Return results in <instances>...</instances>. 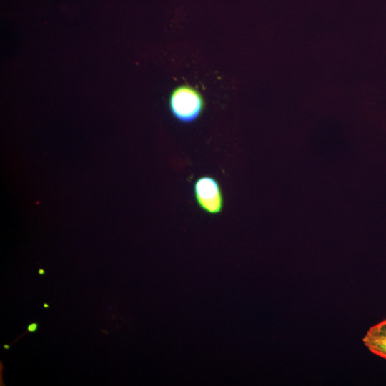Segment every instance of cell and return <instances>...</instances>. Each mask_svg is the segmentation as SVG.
<instances>
[{
    "label": "cell",
    "instance_id": "obj_1",
    "mask_svg": "<svg viewBox=\"0 0 386 386\" xmlns=\"http://www.w3.org/2000/svg\"><path fill=\"white\" fill-rule=\"evenodd\" d=\"M168 104L172 117L183 124L197 121L205 109L202 95L197 89L186 84L176 87L171 92Z\"/></svg>",
    "mask_w": 386,
    "mask_h": 386
},
{
    "label": "cell",
    "instance_id": "obj_2",
    "mask_svg": "<svg viewBox=\"0 0 386 386\" xmlns=\"http://www.w3.org/2000/svg\"><path fill=\"white\" fill-rule=\"evenodd\" d=\"M194 200L200 209L207 214H220L224 207V198L219 181L211 175H202L193 185Z\"/></svg>",
    "mask_w": 386,
    "mask_h": 386
},
{
    "label": "cell",
    "instance_id": "obj_3",
    "mask_svg": "<svg viewBox=\"0 0 386 386\" xmlns=\"http://www.w3.org/2000/svg\"><path fill=\"white\" fill-rule=\"evenodd\" d=\"M362 342L372 353L386 360V320L370 327Z\"/></svg>",
    "mask_w": 386,
    "mask_h": 386
},
{
    "label": "cell",
    "instance_id": "obj_4",
    "mask_svg": "<svg viewBox=\"0 0 386 386\" xmlns=\"http://www.w3.org/2000/svg\"><path fill=\"white\" fill-rule=\"evenodd\" d=\"M38 330V324L36 322L30 323L27 327V330L29 332H35Z\"/></svg>",
    "mask_w": 386,
    "mask_h": 386
},
{
    "label": "cell",
    "instance_id": "obj_5",
    "mask_svg": "<svg viewBox=\"0 0 386 386\" xmlns=\"http://www.w3.org/2000/svg\"><path fill=\"white\" fill-rule=\"evenodd\" d=\"M38 272L39 275H44L45 274V271L43 269H39Z\"/></svg>",
    "mask_w": 386,
    "mask_h": 386
},
{
    "label": "cell",
    "instance_id": "obj_6",
    "mask_svg": "<svg viewBox=\"0 0 386 386\" xmlns=\"http://www.w3.org/2000/svg\"><path fill=\"white\" fill-rule=\"evenodd\" d=\"M3 347L5 349V350H9L10 346L7 344H5L3 345Z\"/></svg>",
    "mask_w": 386,
    "mask_h": 386
},
{
    "label": "cell",
    "instance_id": "obj_7",
    "mask_svg": "<svg viewBox=\"0 0 386 386\" xmlns=\"http://www.w3.org/2000/svg\"><path fill=\"white\" fill-rule=\"evenodd\" d=\"M43 306L45 308H48L49 307V304H47V303H44Z\"/></svg>",
    "mask_w": 386,
    "mask_h": 386
}]
</instances>
